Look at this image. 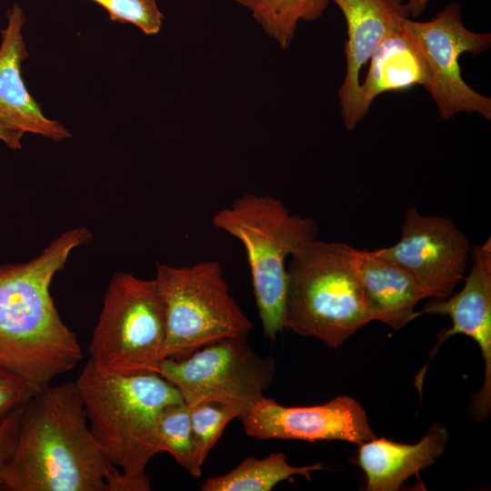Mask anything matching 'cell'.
I'll use <instances>...</instances> for the list:
<instances>
[{
	"mask_svg": "<svg viewBox=\"0 0 491 491\" xmlns=\"http://www.w3.org/2000/svg\"><path fill=\"white\" fill-rule=\"evenodd\" d=\"M324 469L323 464L295 466L286 461L284 453H271L264 458L246 457L230 472L207 478L202 491H270L278 483L294 476L308 480L311 473Z\"/></svg>",
	"mask_w": 491,
	"mask_h": 491,
	"instance_id": "ac0fdd59",
	"label": "cell"
},
{
	"mask_svg": "<svg viewBox=\"0 0 491 491\" xmlns=\"http://www.w3.org/2000/svg\"><path fill=\"white\" fill-rule=\"evenodd\" d=\"M240 419L246 435L260 440H341L360 445L376 437L364 408L347 396L310 406H286L263 396Z\"/></svg>",
	"mask_w": 491,
	"mask_h": 491,
	"instance_id": "8fae6325",
	"label": "cell"
},
{
	"mask_svg": "<svg viewBox=\"0 0 491 491\" xmlns=\"http://www.w3.org/2000/svg\"><path fill=\"white\" fill-rule=\"evenodd\" d=\"M366 77L359 88V108L363 118L374 99L385 92L402 91L413 85H432L427 62L414 39L401 26L386 35L370 57Z\"/></svg>",
	"mask_w": 491,
	"mask_h": 491,
	"instance_id": "e0dca14e",
	"label": "cell"
},
{
	"mask_svg": "<svg viewBox=\"0 0 491 491\" xmlns=\"http://www.w3.org/2000/svg\"><path fill=\"white\" fill-rule=\"evenodd\" d=\"M359 266L371 321L398 330L421 315L415 307L426 296L406 269L367 249L360 250Z\"/></svg>",
	"mask_w": 491,
	"mask_h": 491,
	"instance_id": "2e32d148",
	"label": "cell"
},
{
	"mask_svg": "<svg viewBox=\"0 0 491 491\" xmlns=\"http://www.w3.org/2000/svg\"><path fill=\"white\" fill-rule=\"evenodd\" d=\"M470 257L472 265L462 289L446 298H433L420 313L446 315L452 320L451 327L439 334L435 353L448 337L459 334L478 345L485 379L470 407L476 419L484 420L491 407V238L473 246Z\"/></svg>",
	"mask_w": 491,
	"mask_h": 491,
	"instance_id": "7c38bea8",
	"label": "cell"
},
{
	"mask_svg": "<svg viewBox=\"0 0 491 491\" xmlns=\"http://www.w3.org/2000/svg\"><path fill=\"white\" fill-rule=\"evenodd\" d=\"M398 242L376 249L406 269L426 298H446L465 277L472 246L466 235L446 216L406 210Z\"/></svg>",
	"mask_w": 491,
	"mask_h": 491,
	"instance_id": "30bf717a",
	"label": "cell"
},
{
	"mask_svg": "<svg viewBox=\"0 0 491 491\" xmlns=\"http://www.w3.org/2000/svg\"><path fill=\"white\" fill-rule=\"evenodd\" d=\"M431 0H407L405 4L408 15L417 17L426 8Z\"/></svg>",
	"mask_w": 491,
	"mask_h": 491,
	"instance_id": "4316f807",
	"label": "cell"
},
{
	"mask_svg": "<svg viewBox=\"0 0 491 491\" xmlns=\"http://www.w3.org/2000/svg\"><path fill=\"white\" fill-rule=\"evenodd\" d=\"M24 134L11 130L0 124V140L12 149H20L21 138Z\"/></svg>",
	"mask_w": 491,
	"mask_h": 491,
	"instance_id": "484cf974",
	"label": "cell"
},
{
	"mask_svg": "<svg viewBox=\"0 0 491 491\" xmlns=\"http://www.w3.org/2000/svg\"><path fill=\"white\" fill-rule=\"evenodd\" d=\"M190 407L195 469L202 468L208 454L221 437L225 426L246 412L242 407L217 403H200Z\"/></svg>",
	"mask_w": 491,
	"mask_h": 491,
	"instance_id": "44dd1931",
	"label": "cell"
},
{
	"mask_svg": "<svg viewBox=\"0 0 491 491\" xmlns=\"http://www.w3.org/2000/svg\"><path fill=\"white\" fill-rule=\"evenodd\" d=\"M276 363L257 354L247 336L224 338L179 359L165 358L158 374L189 406L217 403L248 410L271 386Z\"/></svg>",
	"mask_w": 491,
	"mask_h": 491,
	"instance_id": "ba28073f",
	"label": "cell"
},
{
	"mask_svg": "<svg viewBox=\"0 0 491 491\" xmlns=\"http://www.w3.org/2000/svg\"><path fill=\"white\" fill-rule=\"evenodd\" d=\"M106 491H150L151 481L145 473L130 476L115 468L105 480Z\"/></svg>",
	"mask_w": 491,
	"mask_h": 491,
	"instance_id": "d4e9b609",
	"label": "cell"
},
{
	"mask_svg": "<svg viewBox=\"0 0 491 491\" xmlns=\"http://www.w3.org/2000/svg\"><path fill=\"white\" fill-rule=\"evenodd\" d=\"M25 21L22 8L15 4L7 12L0 45V124L22 134L56 141L68 138L70 133L59 122L44 115L23 81L21 65L28 55L22 35Z\"/></svg>",
	"mask_w": 491,
	"mask_h": 491,
	"instance_id": "5bb4252c",
	"label": "cell"
},
{
	"mask_svg": "<svg viewBox=\"0 0 491 491\" xmlns=\"http://www.w3.org/2000/svg\"><path fill=\"white\" fill-rule=\"evenodd\" d=\"M403 28L423 53L432 77L427 92L434 99L444 120L459 113H476L491 119V99L472 89L463 79L459 56L464 53L475 55L491 45L490 33H477L466 27L460 5H447L427 22L406 17Z\"/></svg>",
	"mask_w": 491,
	"mask_h": 491,
	"instance_id": "9c48e42d",
	"label": "cell"
},
{
	"mask_svg": "<svg viewBox=\"0 0 491 491\" xmlns=\"http://www.w3.org/2000/svg\"><path fill=\"white\" fill-rule=\"evenodd\" d=\"M22 406L11 412L0 422V487L5 466L16 446Z\"/></svg>",
	"mask_w": 491,
	"mask_h": 491,
	"instance_id": "603a6c76",
	"label": "cell"
},
{
	"mask_svg": "<svg viewBox=\"0 0 491 491\" xmlns=\"http://www.w3.org/2000/svg\"><path fill=\"white\" fill-rule=\"evenodd\" d=\"M447 430L432 426L415 445L374 438L360 444L357 463L366 477L367 491H396L412 475L430 466L445 450Z\"/></svg>",
	"mask_w": 491,
	"mask_h": 491,
	"instance_id": "9a60e30c",
	"label": "cell"
},
{
	"mask_svg": "<svg viewBox=\"0 0 491 491\" xmlns=\"http://www.w3.org/2000/svg\"><path fill=\"white\" fill-rule=\"evenodd\" d=\"M159 452L169 453L194 477H199L194 461L190 407L185 402L165 406L158 420Z\"/></svg>",
	"mask_w": 491,
	"mask_h": 491,
	"instance_id": "ffe728a7",
	"label": "cell"
},
{
	"mask_svg": "<svg viewBox=\"0 0 491 491\" xmlns=\"http://www.w3.org/2000/svg\"><path fill=\"white\" fill-rule=\"evenodd\" d=\"M75 383L91 433L108 459L125 474H145L160 453L163 408L184 402L178 390L156 373L109 375L89 361Z\"/></svg>",
	"mask_w": 491,
	"mask_h": 491,
	"instance_id": "277c9868",
	"label": "cell"
},
{
	"mask_svg": "<svg viewBox=\"0 0 491 491\" xmlns=\"http://www.w3.org/2000/svg\"><path fill=\"white\" fill-rule=\"evenodd\" d=\"M92 1L105 8L111 20L133 24L145 35H155L161 29L164 15L155 0Z\"/></svg>",
	"mask_w": 491,
	"mask_h": 491,
	"instance_id": "7402d4cb",
	"label": "cell"
},
{
	"mask_svg": "<svg viewBox=\"0 0 491 491\" xmlns=\"http://www.w3.org/2000/svg\"><path fill=\"white\" fill-rule=\"evenodd\" d=\"M116 468L93 436L75 382L50 386L23 406L4 491H106Z\"/></svg>",
	"mask_w": 491,
	"mask_h": 491,
	"instance_id": "7a4b0ae2",
	"label": "cell"
},
{
	"mask_svg": "<svg viewBox=\"0 0 491 491\" xmlns=\"http://www.w3.org/2000/svg\"><path fill=\"white\" fill-rule=\"evenodd\" d=\"M346 21V73L339 89L341 115L347 130L363 119L359 108V73L380 42L408 17L402 0H330Z\"/></svg>",
	"mask_w": 491,
	"mask_h": 491,
	"instance_id": "4fadbf2b",
	"label": "cell"
},
{
	"mask_svg": "<svg viewBox=\"0 0 491 491\" xmlns=\"http://www.w3.org/2000/svg\"><path fill=\"white\" fill-rule=\"evenodd\" d=\"M165 337V305L155 278L115 273L88 346V361L109 375L158 374Z\"/></svg>",
	"mask_w": 491,
	"mask_h": 491,
	"instance_id": "52a82bcc",
	"label": "cell"
},
{
	"mask_svg": "<svg viewBox=\"0 0 491 491\" xmlns=\"http://www.w3.org/2000/svg\"><path fill=\"white\" fill-rule=\"evenodd\" d=\"M33 396V392L20 382L0 375V422Z\"/></svg>",
	"mask_w": 491,
	"mask_h": 491,
	"instance_id": "cb8c5ba5",
	"label": "cell"
},
{
	"mask_svg": "<svg viewBox=\"0 0 491 491\" xmlns=\"http://www.w3.org/2000/svg\"><path fill=\"white\" fill-rule=\"evenodd\" d=\"M249 9L265 32L287 48L300 20L319 18L330 0H234Z\"/></svg>",
	"mask_w": 491,
	"mask_h": 491,
	"instance_id": "d6986e66",
	"label": "cell"
},
{
	"mask_svg": "<svg viewBox=\"0 0 491 491\" xmlns=\"http://www.w3.org/2000/svg\"><path fill=\"white\" fill-rule=\"evenodd\" d=\"M155 280L165 312L163 359L186 357L224 338L247 336L254 324L229 293L221 265L157 264Z\"/></svg>",
	"mask_w": 491,
	"mask_h": 491,
	"instance_id": "8992f818",
	"label": "cell"
},
{
	"mask_svg": "<svg viewBox=\"0 0 491 491\" xmlns=\"http://www.w3.org/2000/svg\"><path fill=\"white\" fill-rule=\"evenodd\" d=\"M359 254L318 238L294 253L286 265L285 328L337 347L371 322Z\"/></svg>",
	"mask_w": 491,
	"mask_h": 491,
	"instance_id": "3957f363",
	"label": "cell"
},
{
	"mask_svg": "<svg viewBox=\"0 0 491 491\" xmlns=\"http://www.w3.org/2000/svg\"><path fill=\"white\" fill-rule=\"evenodd\" d=\"M212 223L245 248L264 335L275 339L286 329L287 260L317 238V223L292 214L273 195L255 193L245 194L216 212Z\"/></svg>",
	"mask_w": 491,
	"mask_h": 491,
	"instance_id": "5b68a950",
	"label": "cell"
},
{
	"mask_svg": "<svg viewBox=\"0 0 491 491\" xmlns=\"http://www.w3.org/2000/svg\"><path fill=\"white\" fill-rule=\"evenodd\" d=\"M92 240L85 227L67 230L37 256L0 266V375L34 395L82 360L76 335L63 322L50 294L71 252Z\"/></svg>",
	"mask_w": 491,
	"mask_h": 491,
	"instance_id": "6da1fadb",
	"label": "cell"
}]
</instances>
